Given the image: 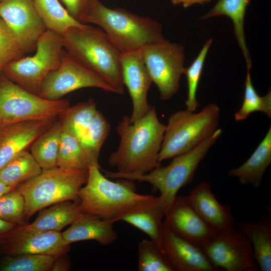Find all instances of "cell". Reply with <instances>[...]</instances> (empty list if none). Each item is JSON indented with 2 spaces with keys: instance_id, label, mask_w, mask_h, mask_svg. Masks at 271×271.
<instances>
[{
  "instance_id": "obj_1",
  "label": "cell",
  "mask_w": 271,
  "mask_h": 271,
  "mask_svg": "<svg viewBox=\"0 0 271 271\" xmlns=\"http://www.w3.org/2000/svg\"><path fill=\"white\" fill-rule=\"evenodd\" d=\"M165 130L155 106L134 122L123 115L116 128L119 146L110 155L108 164L116 172L128 174H144L161 166L159 155Z\"/></svg>"
},
{
  "instance_id": "obj_2",
  "label": "cell",
  "mask_w": 271,
  "mask_h": 271,
  "mask_svg": "<svg viewBox=\"0 0 271 271\" xmlns=\"http://www.w3.org/2000/svg\"><path fill=\"white\" fill-rule=\"evenodd\" d=\"M100 169L96 165L88 167L87 181L78 194L82 213L116 222L158 201L159 196L139 193L133 181H112L103 175Z\"/></svg>"
},
{
  "instance_id": "obj_3",
  "label": "cell",
  "mask_w": 271,
  "mask_h": 271,
  "mask_svg": "<svg viewBox=\"0 0 271 271\" xmlns=\"http://www.w3.org/2000/svg\"><path fill=\"white\" fill-rule=\"evenodd\" d=\"M64 49L112 87L116 94L124 92L121 52L100 28L85 25L62 35Z\"/></svg>"
},
{
  "instance_id": "obj_4",
  "label": "cell",
  "mask_w": 271,
  "mask_h": 271,
  "mask_svg": "<svg viewBox=\"0 0 271 271\" xmlns=\"http://www.w3.org/2000/svg\"><path fill=\"white\" fill-rule=\"evenodd\" d=\"M82 24L100 27L121 52L142 49L165 39L156 20L120 8L111 9L95 0L82 17Z\"/></svg>"
},
{
  "instance_id": "obj_5",
  "label": "cell",
  "mask_w": 271,
  "mask_h": 271,
  "mask_svg": "<svg viewBox=\"0 0 271 271\" xmlns=\"http://www.w3.org/2000/svg\"><path fill=\"white\" fill-rule=\"evenodd\" d=\"M222 133V129L217 128L193 149L173 158L167 166H160L147 173L128 174L104 171L105 175L111 179H125L150 184L154 190L160 192L167 213L179 190L192 182L199 164Z\"/></svg>"
},
{
  "instance_id": "obj_6",
  "label": "cell",
  "mask_w": 271,
  "mask_h": 271,
  "mask_svg": "<svg viewBox=\"0 0 271 271\" xmlns=\"http://www.w3.org/2000/svg\"><path fill=\"white\" fill-rule=\"evenodd\" d=\"M88 170H73L58 167L42 170L36 177L17 186L23 196L27 221L37 211L65 201H79L78 194L86 183Z\"/></svg>"
},
{
  "instance_id": "obj_7",
  "label": "cell",
  "mask_w": 271,
  "mask_h": 271,
  "mask_svg": "<svg viewBox=\"0 0 271 271\" xmlns=\"http://www.w3.org/2000/svg\"><path fill=\"white\" fill-rule=\"evenodd\" d=\"M220 112L217 104L210 103L197 113L186 109L172 113L165 125L159 162L187 152L211 136L217 129Z\"/></svg>"
},
{
  "instance_id": "obj_8",
  "label": "cell",
  "mask_w": 271,
  "mask_h": 271,
  "mask_svg": "<svg viewBox=\"0 0 271 271\" xmlns=\"http://www.w3.org/2000/svg\"><path fill=\"white\" fill-rule=\"evenodd\" d=\"M36 52L12 60L1 68L2 73L27 90L39 95L46 78L60 65L64 50L61 34L47 30L38 40Z\"/></svg>"
},
{
  "instance_id": "obj_9",
  "label": "cell",
  "mask_w": 271,
  "mask_h": 271,
  "mask_svg": "<svg viewBox=\"0 0 271 271\" xmlns=\"http://www.w3.org/2000/svg\"><path fill=\"white\" fill-rule=\"evenodd\" d=\"M70 107L66 99L50 100L0 75V128L36 120L57 119Z\"/></svg>"
},
{
  "instance_id": "obj_10",
  "label": "cell",
  "mask_w": 271,
  "mask_h": 271,
  "mask_svg": "<svg viewBox=\"0 0 271 271\" xmlns=\"http://www.w3.org/2000/svg\"><path fill=\"white\" fill-rule=\"evenodd\" d=\"M141 51L153 83L158 88L160 99L169 100L178 91L184 73V47L165 39L147 45Z\"/></svg>"
},
{
  "instance_id": "obj_11",
  "label": "cell",
  "mask_w": 271,
  "mask_h": 271,
  "mask_svg": "<svg viewBox=\"0 0 271 271\" xmlns=\"http://www.w3.org/2000/svg\"><path fill=\"white\" fill-rule=\"evenodd\" d=\"M87 87L116 93L112 87L64 49L60 65L46 78L39 95L46 99L56 100L73 91Z\"/></svg>"
},
{
  "instance_id": "obj_12",
  "label": "cell",
  "mask_w": 271,
  "mask_h": 271,
  "mask_svg": "<svg viewBox=\"0 0 271 271\" xmlns=\"http://www.w3.org/2000/svg\"><path fill=\"white\" fill-rule=\"evenodd\" d=\"M201 248L212 264L220 270H259L251 242L234 226L218 233L209 243Z\"/></svg>"
},
{
  "instance_id": "obj_13",
  "label": "cell",
  "mask_w": 271,
  "mask_h": 271,
  "mask_svg": "<svg viewBox=\"0 0 271 271\" xmlns=\"http://www.w3.org/2000/svg\"><path fill=\"white\" fill-rule=\"evenodd\" d=\"M70 248L60 231L37 229L28 224L17 226L0 242V252L9 255L43 254L57 257L65 254Z\"/></svg>"
},
{
  "instance_id": "obj_14",
  "label": "cell",
  "mask_w": 271,
  "mask_h": 271,
  "mask_svg": "<svg viewBox=\"0 0 271 271\" xmlns=\"http://www.w3.org/2000/svg\"><path fill=\"white\" fill-rule=\"evenodd\" d=\"M0 17L11 30L24 53L36 48L38 40L47 30L34 0H2Z\"/></svg>"
},
{
  "instance_id": "obj_15",
  "label": "cell",
  "mask_w": 271,
  "mask_h": 271,
  "mask_svg": "<svg viewBox=\"0 0 271 271\" xmlns=\"http://www.w3.org/2000/svg\"><path fill=\"white\" fill-rule=\"evenodd\" d=\"M120 63L124 86L129 92L132 105L130 122L142 117L151 107L148 94L153 83L145 64L141 49L121 52Z\"/></svg>"
},
{
  "instance_id": "obj_16",
  "label": "cell",
  "mask_w": 271,
  "mask_h": 271,
  "mask_svg": "<svg viewBox=\"0 0 271 271\" xmlns=\"http://www.w3.org/2000/svg\"><path fill=\"white\" fill-rule=\"evenodd\" d=\"M165 218L164 223L175 234L201 248L218 233L199 216L187 196L177 195Z\"/></svg>"
},
{
  "instance_id": "obj_17",
  "label": "cell",
  "mask_w": 271,
  "mask_h": 271,
  "mask_svg": "<svg viewBox=\"0 0 271 271\" xmlns=\"http://www.w3.org/2000/svg\"><path fill=\"white\" fill-rule=\"evenodd\" d=\"M162 249L174 271H219L202 249L175 234L163 221Z\"/></svg>"
},
{
  "instance_id": "obj_18",
  "label": "cell",
  "mask_w": 271,
  "mask_h": 271,
  "mask_svg": "<svg viewBox=\"0 0 271 271\" xmlns=\"http://www.w3.org/2000/svg\"><path fill=\"white\" fill-rule=\"evenodd\" d=\"M56 119L28 121L0 128V170L18 154L31 146Z\"/></svg>"
},
{
  "instance_id": "obj_19",
  "label": "cell",
  "mask_w": 271,
  "mask_h": 271,
  "mask_svg": "<svg viewBox=\"0 0 271 271\" xmlns=\"http://www.w3.org/2000/svg\"><path fill=\"white\" fill-rule=\"evenodd\" d=\"M187 197L199 216L217 233L234 226L235 219L230 205L221 204L217 200L208 182H200Z\"/></svg>"
},
{
  "instance_id": "obj_20",
  "label": "cell",
  "mask_w": 271,
  "mask_h": 271,
  "mask_svg": "<svg viewBox=\"0 0 271 271\" xmlns=\"http://www.w3.org/2000/svg\"><path fill=\"white\" fill-rule=\"evenodd\" d=\"M114 222L83 213L62 233V235L68 244L77 241L93 240L101 245H109L117 239V234L113 226Z\"/></svg>"
},
{
  "instance_id": "obj_21",
  "label": "cell",
  "mask_w": 271,
  "mask_h": 271,
  "mask_svg": "<svg viewBox=\"0 0 271 271\" xmlns=\"http://www.w3.org/2000/svg\"><path fill=\"white\" fill-rule=\"evenodd\" d=\"M235 227L251 243L255 261L261 271L271 270V210L268 208L257 222L242 220Z\"/></svg>"
},
{
  "instance_id": "obj_22",
  "label": "cell",
  "mask_w": 271,
  "mask_h": 271,
  "mask_svg": "<svg viewBox=\"0 0 271 271\" xmlns=\"http://www.w3.org/2000/svg\"><path fill=\"white\" fill-rule=\"evenodd\" d=\"M271 163V127L250 157L237 168L230 169L229 177L238 179L244 185L260 187L263 176Z\"/></svg>"
},
{
  "instance_id": "obj_23",
  "label": "cell",
  "mask_w": 271,
  "mask_h": 271,
  "mask_svg": "<svg viewBox=\"0 0 271 271\" xmlns=\"http://www.w3.org/2000/svg\"><path fill=\"white\" fill-rule=\"evenodd\" d=\"M249 3L250 0H218L213 8L201 18L206 19L224 15L231 20L235 35L244 57L247 70H250L251 61L246 44L244 22Z\"/></svg>"
},
{
  "instance_id": "obj_24",
  "label": "cell",
  "mask_w": 271,
  "mask_h": 271,
  "mask_svg": "<svg viewBox=\"0 0 271 271\" xmlns=\"http://www.w3.org/2000/svg\"><path fill=\"white\" fill-rule=\"evenodd\" d=\"M82 213L79 202L62 201L40 210L36 219L28 225L42 230L60 231L73 223Z\"/></svg>"
},
{
  "instance_id": "obj_25",
  "label": "cell",
  "mask_w": 271,
  "mask_h": 271,
  "mask_svg": "<svg viewBox=\"0 0 271 271\" xmlns=\"http://www.w3.org/2000/svg\"><path fill=\"white\" fill-rule=\"evenodd\" d=\"M166 213L159 196L157 202L148 207L122 217L125 222L146 233L150 239L162 248L163 219Z\"/></svg>"
},
{
  "instance_id": "obj_26",
  "label": "cell",
  "mask_w": 271,
  "mask_h": 271,
  "mask_svg": "<svg viewBox=\"0 0 271 271\" xmlns=\"http://www.w3.org/2000/svg\"><path fill=\"white\" fill-rule=\"evenodd\" d=\"M62 128L61 121L56 119L31 145V153L42 170L57 167Z\"/></svg>"
},
{
  "instance_id": "obj_27",
  "label": "cell",
  "mask_w": 271,
  "mask_h": 271,
  "mask_svg": "<svg viewBox=\"0 0 271 271\" xmlns=\"http://www.w3.org/2000/svg\"><path fill=\"white\" fill-rule=\"evenodd\" d=\"M42 169L31 153L24 150L0 170V181L17 187L40 174Z\"/></svg>"
},
{
  "instance_id": "obj_28",
  "label": "cell",
  "mask_w": 271,
  "mask_h": 271,
  "mask_svg": "<svg viewBox=\"0 0 271 271\" xmlns=\"http://www.w3.org/2000/svg\"><path fill=\"white\" fill-rule=\"evenodd\" d=\"M36 10L47 30L63 35L74 27H83L74 19L59 0H34Z\"/></svg>"
},
{
  "instance_id": "obj_29",
  "label": "cell",
  "mask_w": 271,
  "mask_h": 271,
  "mask_svg": "<svg viewBox=\"0 0 271 271\" xmlns=\"http://www.w3.org/2000/svg\"><path fill=\"white\" fill-rule=\"evenodd\" d=\"M57 156V167L67 169L88 170V158L79 140L62 125Z\"/></svg>"
},
{
  "instance_id": "obj_30",
  "label": "cell",
  "mask_w": 271,
  "mask_h": 271,
  "mask_svg": "<svg viewBox=\"0 0 271 271\" xmlns=\"http://www.w3.org/2000/svg\"><path fill=\"white\" fill-rule=\"evenodd\" d=\"M110 124L97 111L80 143L88 158L89 165L100 166L98 159L101 149L108 136Z\"/></svg>"
},
{
  "instance_id": "obj_31",
  "label": "cell",
  "mask_w": 271,
  "mask_h": 271,
  "mask_svg": "<svg viewBox=\"0 0 271 271\" xmlns=\"http://www.w3.org/2000/svg\"><path fill=\"white\" fill-rule=\"evenodd\" d=\"M97 111L95 102L90 99L70 106L60 117V121L80 142Z\"/></svg>"
},
{
  "instance_id": "obj_32",
  "label": "cell",
  "mask_w": 271,
  "mask_h": 271,
  "mask_svg": "<svg viewBox=\"0 0 271 271\" xmlns=\"http://www.w3.org/2000/svg\"><path fill=\"white\" fill-rule=\"evenodd\" d=\"M56 257L57 256L53 255L43 254L4 255L0 260V270H51Z\"/></svg>"
},
{
  "instance_id": "obj_33",
  "label": "cell",
  "mask_w": 271,
  "mask_h": 271,
  "mask_svg": "<svg viewBox=\"0 0 271 271\" xmlns=\"http://www.w3.org/2000/svg\"><path fill=\"white\" fill-rule=\"evenodd\" d=\"M256 111L262 112L270 118L271 91L269 90L265 95H259L252 84L249 70H247L243 100L240 108L234 114V119L237 121H243Z\"/></svg>"
},
{
  "instance_id": "obj_34",
  "label": "cell",
  "mask_w": 271,
  "mask_h": 271,
  "mask_svg": "<svg viewBox=\"0 0 271 271\" xmlns=\"http://www.w3.org/2000/svg\"><path fill=\"white\" fill-rule=\"evenodd\" d=\"M139 271H174L162 249L151 239L138 244Z\"/></svg>"
},
{
  "instance_id": "obj_35",
  "label": "cell",
  "mask_w": 271,
  "mask_h": 271,
  "mask_svg": "<svg viewBox=\"0 0 271 271\" xmlns=\"http://www.w3.org/2000/svg\"><path fill=\"white\" fill-rule=\"evenodd\" d=\"M212 43V39L206 42L194 61L184 70L183 74L186 76L188 86L185 104L186 109L191 111H194L199 104L196 97L197 91L204 62Z\"/></svg>"
},
{
  "instance_id": "obj_36",
  "label": "cell",
  "mask_w": 271,
  "mask_h": 271,
  "mask_svg": "<svg viewBox=\"0 0 271 271\" xmlns=\"http://www.w3.org/2000/svg\"><path fill=\"white\" fill-rule=\"evenodd\" d=\"M0 218L17 226L27 224L24 198L15 189L0 197Z\"/></svg>"
},
{
  "instance_id": "obj_37",
  "label": "cell",
  "mask_w": 271,
  "mask_h": 271,
  "mask_svg": "<svg viewBox=\"0 0 271 271\" xmlns=\"http://www.w3.org/2000/svg\"><path fill=\"white\" fill-rule=\"evenodd\" d=\"M24 54L13 33L0 17V68Z\"/></svg>"
},
{
  "instance_id": "obj_38",
  "label": "cell",
  "mask_w": 271,
  "mask_h": 271,
  "mask_svg": "<svg viewBox=\"0 0 271 271\" xmlns=\"http://www.w3.org/2000/svg\"><path fill=\"white\" fill-rule=\"evenodd\" d=\"M69 14L76 20H81L90 5L95 0H59Z\"/></svg>"
},
{
  "instance_id": "obj_39",
  "label": "cell",
  "mask_w": 271,
  "mask_h": 271,
  "mask_svg": "<svg viewBox=\"0 0 271 271\" xmlns=\"http://www.w3.org/2000/svg\"><path fill=\"white\" fill-rule=\"evenodd\" d=\"M17 226L0 218V242Z\"/></svg>"
},
{
  "instance_id": "obj_40",
  "label": "cell",
  "mask_w": 271,
  "mask_h": 271,
  "mask_svg": "<svg viewBox=\"0 0 271 271\" xmlns=\"http://www.w3.org/2000/svg\"><path fill=\"white\" fill-rule=\"evenodd\" d=\"M64 255L56 257L51 270H68L69 269V264L67 259L64 257Z\"/></svg>"
},
{
  "instance_id": "obj_41",
  "label": "cell",
  "mask_w": 271,
  "mask_h": 271,
  "mask_svg": "<svg viewBox=\"0 0 271 271\" xmlns=\"http://www.w3.org/2000/svg\"><path fill=\"white\" fill-rule=\"evenodd\" d=\"M211 0H171V2L173 5H178L182 4L184 8H187L194 4H203L209 2Z\"/></svg>"
},
{
  "instance_id": "obj_42",
  "label": "cell",
  "mask_w": 271,
  "mask_h": 271,
  "mask_svg": "<svg viewBox=\"0 0 271 271\" xmlns=\"http://www.w3.org/2000/svg\"><path fill=\"white\" fill-rule=\"evenodd\" d=\"M15 188L16 187L7 185L0 181V197L3 194L15 189Z\"/></svg>"
},
{
  "instance_id": "obj_43",
  "label": "cell",
  "mask_w": 271,
  "mask_h": 271,
  "mask_svg": "<svg viewBox=\"0 0 271 271\" xmlns=\"http://www.w3.org/2000/svg\"><path fill=\"white\" fill-rule=\"evenodd\" d=\"M1 74H2L1 68H0V75H1Z\"/></svg>"
},
{
  "instance_id": "obj_44",
  "label": "cell",
  "mask_w": 271,
  "mask_h": 271,
  "mask_svg": "<svg viewBox=\"0 0 271 271\" xmlns=\"http://www.w3.org/2000/svg\"><path fill=\"white\" fill-rule=\"evenodd\" d=\"M2 0H0V1H1Z\"/></svg>"
}]
</instances>
